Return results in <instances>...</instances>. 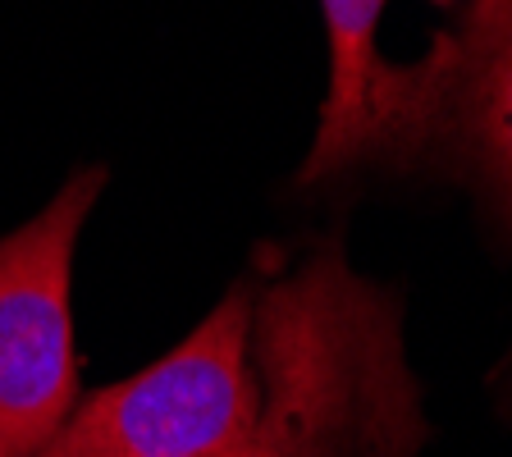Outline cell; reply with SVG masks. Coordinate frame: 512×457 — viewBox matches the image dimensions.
<instances>
[{
    "label": "cell",
    "instance_id": "3957f363",
    "mask_svg": "<svg viewBox=\"0 0 512 457\" xmlns=\"http://www.w3.org/2000/svg\"><path fill=\"white\" fill-rule=\"evenodd\" d=\"M106 165L74 170L42 211L0 238V457H42L83 398L74 261Z\"/></svg>",
    "mask_w": 512,
    "mask_h": 457
},
{
    "label": "cell",
    "instance_id": "6da1fadb",
    "mask_svg": "<svg viewBox=\"0 0 512 457\" xmlns=\"http://www.w3.org/2000/svg\"><path fill=\"white\" fill-rule=\"evenodd\" d=\"M256 426L243 457H416L421 384L403 302L357 275L339 238L252 284Z\"/></svg>",
    "mask_w": 512,
    "mask_h": 457
},
{
    "label": "cell",
    "instance_id": "5b68a950",
    "mask_svg": "<svg viewBox=\"0 0 512 457\" xmlns=\"http://www.w3.org/2000/svg\"><path fill=\"white\" fill-rule=\"evenodd\" d=\"M448 46L453 69L435 133L453 138L485 211L512 243V0H471Z\"/></svg>",
    "mask_w": 512,
    "mask_h": 457
},
{
    "label": "cell",
    "instance_id": "7a4b0ae2",
    "mask_svg": "<svg viewBox=\"0 0 512 457\" xmlns=\"http://www.w3.org/2000/svg\"><path fill=\"white\" fill-rule=\"evenodd\" d=\"M252 284L238 279L170 352L78 398L42 457H243L256 426Z\"/></svg>",
    "mask_w": 512,
    "mask_h": 457
},
{
    "label": "cell",
    "instance_id": "8992f818",
    "mask_svg": "<svg viewBox=\"0 0 512 457\" xmlns=\"http://www.w3.org/2000/svg\"><path fill=\"white\" fill-rule=\"evenodd\" d=\"M435 5H444V0H435Z\"/></svg>",
    "mask_w": 512,
    "mask_h": 457
},
{
    "label": "cell",
    "instance_id": "277c9868",
    "mask_svg": "<svg viewBox=\"0 0 512 457\" xmlns=\"http://www.w3.org/2000/svg\"><path fill=\"white\" fill-rule=\"evenodd\" d=\"M389 0H320L330 37V87L320 101L316 138L298 183H334L375 156H407L435 138L453 46L439 37L416 64H394L380 51V19Z\"/></svg>",
    "mask_w": 512,
    "mask_h": 457
}]
</instances>
